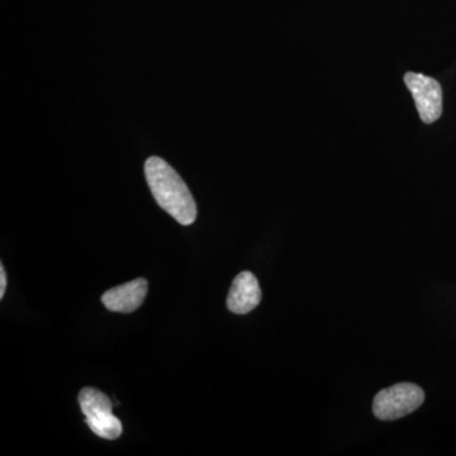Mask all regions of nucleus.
Segmentation results:
<instances>
[{
    "mask_svg": "<svg viewBox=\"0 0 456 456\" xmlns=\"http://www.w3.org/2000/svg\"><path fill=\"white\" fill-rule=\"evenodd\" d=\"M145 175L156 202L183 226L197 218V204L178 173L163 159L152 156L145 164Z\"/></svg>",
    "mask_w": 456,
    "mask_h": 456,
    "instance_id": "1",
    "label": "nucleus"
},
{
    "mask_svg": "<svg viewBox=\"0 0 456 456\" xmlns=\"http://www.w3.org/2000/svg\"><path fill=\"white\" fill-rule=\"evenodd\" d=\"M424 402L425 392L421 387L413 383H398L377 393L373 413L382 421H395L415 412Z\"/></svg>",
    "mask_w": 456,
    "mask_h": 456,
    "instance_id": "2",
    "label": "nucleus"
},
{
    "mask_svg": "<svg viewBox=\"0 0 456 456\" xmlns=\"http://www.w3.org/2000/svg\"><path fill=\"white\" fill-rule=\"evenodd\" d=\"M404 83L415 99L419 118L428 125L437 121L443 114V89L439 82L424 74L407 73Z\"/></svg>",
    "mask_w": 456,
    "mask_h": 456,
    "instance_id": "3",
    "label": "nucleus"
},
{
    "mask_svg": "<svg viewBox=\"0 0 456 456\" xmlns=\"http://www.w3.org/2000/svg\"><path fill=\"white\" fill-rule=\"evenodd\" d=\"M261 302V289L256 277L250 272H242L231 285L227 297L228 310L236 314H250Z\"/></svg>",
    "mask_w": 456,
    "mask_h": 456,
    "instance_id": "4",
    "label": "nucleus"
},
{
    "mask_svg": "<svg viewBox=\"0 0 456 456\" xmlns=\"http://www.w3.org/2000/svg\"><path fill=\"white\" fill-rule=\"evenodd\" d=\"M147 288H149V284L145 279H134L130 283L107 290L102 296V302L106 305L107 310L131 314V312L139 310L141 305L145 301Z\"/></svg>",
    "mask_w": 456,
    "mask_h": 456,
    "instance_id": "5",
    "label": "nucleus"
},
{
    "mask_svg": "<svg viewBox=\"0 0 456 456\" xmlns=\"http://www.w3.org/2000/svg\"><path fill=\"white\" fill-rule=\"evenodd\" d=\"M79 404L86 417L113 412V403L107 395L95 388H84L79 395Z\"/></svg>",
    "mask_w": 456,
    "mask_h": 456,
    "instance_id": "6",
    "label": "nucleus"
},
{
    "mask_svg": "<svg viewBox=\"0 0 456 456\" xmlns=\"http://www.w3.org/2000/svg\"><path fill=\"white\" fill-rule=\"evenodd\" d=\"M86 425L90 430L99 437L107 440H116L121 436L122 424L113 412L101 413L92 417H86Z\"/></svg>",
    "mask_w": 456,
    "mask_h": 456,
    "instance_id": "7",
    "label": "nucleus"
},
{
    "mask_svg": "<svg viewBox=\"0 0 456 456\" xmlns=\"http://www.w3.org/2000/svg\"><path fill=\"white\" fill-rule=\"evenodd\" d=\"M7 289V274H5L4 266L0 265V298H3Z\"/></svg>",
    "mask_w": 456,
    "mask_h": 456,
    "instance_id": "8",
    "label": "nucleus"
}]
</instances>
